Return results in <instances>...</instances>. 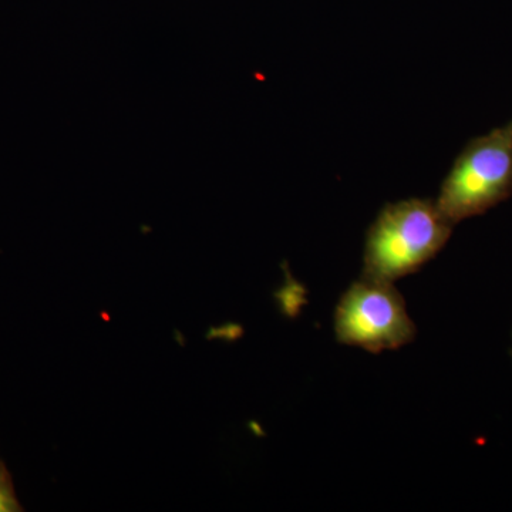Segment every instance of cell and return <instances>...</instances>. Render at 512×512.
Wrapping results in <instances>:
<instances>
[{"label": "cell", "mask_w": 512, "mask_h": 512, "mask_svg": "<svg viewBox=\"0 0 512 512\" xmlns=\"http://www.w3.org/2000/svg\"><path fill=\"white\" fill-rule=\"evenodd\" d=\"M453 228L436 201L407 198L384 205L367 229L362 275L394 284L414 274L446 247Z\"/></svg>", "instance_id": "cell-1"}, {"label": "cell", "mask_w": 512, "mask_h": 512, "mask_svg": "<svg viewBox=\"0 0 512 512\" xmlns=\"http://www.w3.org/2000/svg\"><path fill=\"white\" fill-rule=\"evenodd\" d=\"M512 195V120L473 138L441 184L436 205L451 224L483 215Z\"/></svg>", "instance_id": "cell-2"}, {"label": "cell", "mask_w": 512, "mask_h": 512, "mask_svg": "<svg viewBox=\"0 0 512 512\" xmlns=\"http://www.w3.org/2000/svg\"><path fill=\"white\" fill-rule=\"evenodd\" d=\"M336 339L352 348L382 353L416 339V325L393 282L362 275L346 289L333 318Z\"/></svg>", "instance_id": "cell-3"}, {"label": "cell", "mask_w": 512, "mask_h": 512, "mask_svg": "<svg viewBox=\"0 0 512 512\" xmlns=\"http://www.w3.org/2000/svg\"><path fill=\"white\" fill-rule=\"evenodd\" d=\"M22 510L18 497H16L12 477H10L8 468L0 458V512H18Z\"/></svg>", "instance_id": "cell-4"}]
</instances>
